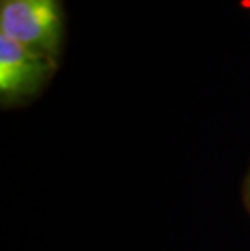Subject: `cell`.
Returning a JSON list of instances; mask_svg holds the SVG:
<instances>
[{"mask_svg": "<svg viewBox=\"0 0 250 251\" xmlns=\"http://www.w3.org/2000/svg\"><path fill=\"white\" fill-rule=\"evenodd\" d=\"M0 34L60 63L65 46L63 0H0Z\"/></svg>", "mask_w": 250, "mask_h": 251, "instance_id": "1", "label": "cell"}, {"mask_svg": "<svg viewBox=\"0 0 250 251\" xmlns=\"http://www.w3.org/2000/svg\"><path fill=\"white\" fill-rule=\"evenodd\" d=\"M60 63L0 34V105L13 109L44 91Z\"/></svg>", "mask_w": 250, "mask_h": 251, "instance_id": "2", "label": "cell"}, {"mask_svg": "<svg viewBox=\"0 0 250 251\" xmlns=\"http://www.w3.org/2000/svg\"><path fill=\"white\" fill-rule=\"evenodd\" d=\"M242 198H244V204H246L249 214H250V169L247 172V177L244 180V190H242Z\"/></svg>", "mask_w": 250, "mask_h": 251, "instance_id": "3", "label": "cell"}]
</instances>
